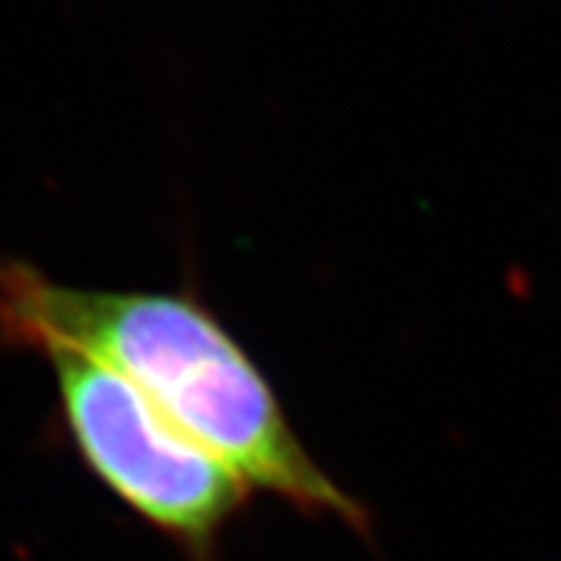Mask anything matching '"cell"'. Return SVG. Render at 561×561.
<instances>
[{
    "mask_svg": "<svg viewBox=\"0 0 561 561\" xmlns=\"http://www.w3.org/2000/svg\"><path fill=\"white\" fill-rule=\"evenodd\" d=\"M44 355L89 473L186 561H221L224 533L250 502V484L104 362L72 350Z\"/></svg>",
    "mask_w": 561,
    "mask_h": 561,
    "instance_id": "cell-2",
    "label": "cell"
},
{
    "mask_svg": "<svg viewBox=\"0 0 561 561\" xmlns=\"http://www.w3.org/2000/svg\"><path fill=\"white\" fill-rule=\"evenodd\" d=\"M0 335L104 362L250 490L369 539V510L312 458L264 369L195 293L69 287L0 259Z\"/></svg>",
    "mask_w": 561,
    "mask_h": 561,
    "instance_id": "cell-1",
    "label": "cell"
}]
</instances>
